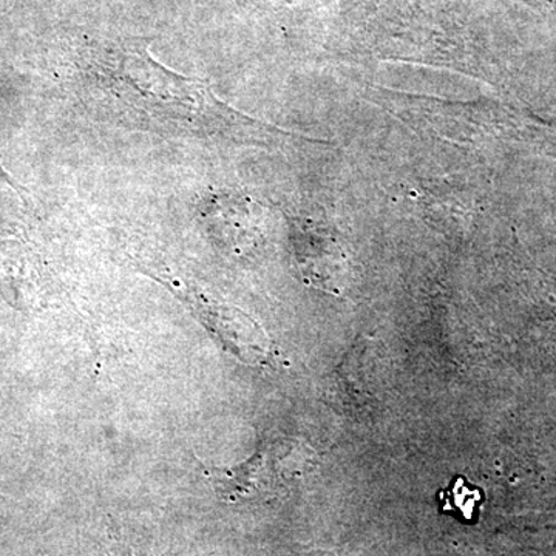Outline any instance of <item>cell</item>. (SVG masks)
I'll use <instances>...</instances> for the list:
<instances>
[{
  "label": "cell",
  "mask_w": 556,
  "mask_h": 556,
  "mask_svg": "<svg viewBox=\"0 0 556 556\" xmlns=\"http://www.w3.org/2000/svg\"><path fill=\"white\" fill-rule=\"evenodd\" d=\"M80 72L84 97L93 108L139 129L232 138L255 127L208 84L172 72L137 47L90 50Z\"/></svg>",
  "instance_id": "obj_1"
},
{
  "label": "cell",
  "mask_w": 556,
  "mask_h": 556,
  "mask_svg": "<svg viewBox=\"0 0 556 556\" xmlns=\"http://www.w3.org/2000/svg\"><path fill=\"white\" fill-rule=\"evenodd\" d=\"M442 510L455 514L463 521L471 522L477 517L479 504L484 501L481 490L468 484L467 479L456 477L447 489L439 493Z\"/></svg>",
  "instance_id": "obj_2"
}]
</instances>
